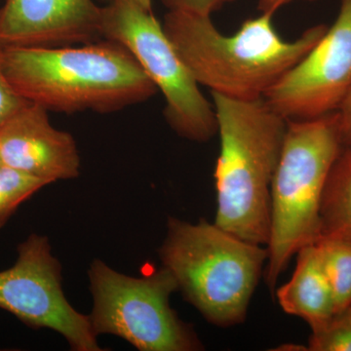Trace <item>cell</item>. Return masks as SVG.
<instances>
[{
  "label": "cell",
  "mask_w": 351,
  "mask_h": 351,
  "mask_svg": "<svg viewBox=\"0 0 351 351\" xmlns=\"http://www.w3.org/2000/svg\"><path fill=\"white\" fill-rule=\"evenodd\" d=\"M63 47H0L6 80L48 112H117L157 93L135 57L110 39Z\"/></svg>",
  "instance_id": "cell-1"
},
{
  "label": "cell",
  "mask_w": 351,
  "mask_h": 351,
  "mask_svg": "<svg viewBox=\"0 0 351 351\" xmlns=\"http://www.w3.org/2000/svg\"><path fill=\"white\" fill-rule=\"evenodd\" d=\"M297 265L292 278L277 289L281 308L306 321L311 332L322 331L336 315L331 286L316 243L298 251Z\"/></svg>",
  "instance_id": "cell-12"
},
{
  "label": "cell",
  "mask_w": 351,
  "mask_h": 351,
  "mask_svg": "<svg viewBox=\"0 0 351 351\" xmlns=\"http://www.w3.org/2000/svg\"><path fill=\"white\" fill-rule=\"evenodd\" d=\"M221 147L215 167V223L250 243L267 246L270 189L288 120L265 98L237 100L211 93Z\"/></svg>",
  "instance_id": "cell-3"
},
{
  "label": "cell",
  "mask_w": 351,
  "mask_h": 351,
  "mask_svg": "<svg viewBox=\"0 0 351 351\" xmlns=\"http://www.w3.org/2000/svg\"><path fill=\"white\" fill-rule=\"evenodd\" d=\"M1 165H2L1 160H0V166H1Z\"/></svg>",
  "instance_id": "cell-22"
},
{
  "label": "cell",
  "mask_w": 351,
  "mask_h": 351,
  "mask_svg": "<svg viewBox=\"0 0 351 351\" xmlns=\"http://www.w3.org/2000/svg\"><path fill=\"white\" fill-rule=\"evenodd\" d=\"M168 11H182L211 16L228 0H161Z\"/></svg>",
  "instance_id": "cell-17"
},
{
  "label": "cell",
  "mask_w": 351,
  "mask_h": 351,
  "mask_svg": "<svg viewBox=\"0 0 351 351\" xmlns=\"http://www.w3.org/2000/svg\"><path fill=\"white\" fill-rule=\"evenodd\" d=\"M320 223V239L351 241V145H345L328 175Z\"/></svg>",
  "instance_id": "cell-13"
},
{
  "label": "cell",
  "mask_w": 351,
  "mask_h": 351,
  "mask_svg": "<svg viewBox=\"0 0 351 351\" xmlns=\"http://www.w3.org/2000/svg\"><path fill=\"white\" fill-rule=\"evenodd\" d=\"M27 101L16 93L2 71L1 48H0V124L5 121L16 110H19Z\"/></svg>",
  "instance_id": "cell-16"
},
{
  "label": "cell",
  "mask_w": 351,
  "mask_h": 351,
  "mask_svg": "<svg viewBox=\"0 0 351 351\" xmlns=\"http://www.w3.org/2000/svg\"><path fill=\"white\" fill-rule=\"evenodd\" d=\"M132 3L141 7V8L145 9L147 11H152V0H128Z\"/></svg>",
  "instance_id": "cell-20"
},
{
  "label": "cell",
  "mask_w": 351,
  "mask_h": 351,
  "mask_svg": "<svg viewBox=\"0 0 351 351\" xmlns=\"http://www.w3.org/2000/svg\"><path fill=\"white\" fill-rule=\"evenodd\" d=\"M101 9L94 0H5L0 47H63L101 38Z\"/></svg>",
  "instance_id": "cell-10"
},
{
  "label": "cell",
  "mask_w": 351,
  "mask_h": 351,
  "mask_svg": "<svg viewBox=\"0 0 351 351\" xmlns=\"http://www.w3.org/2000/svg\"><path fill=\"white\" fill-rule=\"evenodd\" d=\"M95 334L125 339L141 351H196L203 345L193 328L170 306L178 290L172 274L162 267L151 276H128L100 260L88 270Z\"/></svg>",
  "instance_id": "cell-6"
},
{
  "label": "cell",
  "mask_w": 351,
  "mask_h": 351,
  "mask_svg": "<svg viewBox=\"0 0 351 351\" xmlns=\"http://www.w3.org/2000/svg\"><path fill=\"white\" fill-rule=\"evenodd\" d=\"M294 1L295 0H258V9L261 13L274 15L279 9ZM304 1H315V0H304Z\"/></svg>",
  "instance_id": "cell-19"
},
{
  "label": "cell",
  "mask_w": 351,
  "mask_h": 351,
  "mask_svg": "<svg viewBox=\"0 0 351 351\" xmlns=\"http://www.w3.org/2000/svg\"><path fill=\"white\" fill-rule=\"evenodd\" d=\"M159 257L186 302L211 324L230 327L244 322L269 250L206 219L170 217Z\"/></svg>",
  "instance_id": "cell-4"
},
{
  "label": "cell",
  "mask_w": 351,
  "mask_h": 351,
  "mask_svg": "<svg viewBox=\"0 0 351 351\" xmlns=\"http://www.w3.org/2000/svg\"><path fill=\"white\" fill-rule=\"evenodd\" d=\"M48 110L27 101L0 124L2 165L53 184L80 174L75 138L51 124Z\"/></svg>",
  "instance_id": "cell-11"
},
{
  "label": "cell",
  "mask_w": 351,
  "mask_h": 351,
  "mask_svg": "<svg viewBox=\"0 0 351 351\" xmlns=\"http://www.w3.org/2000/svg\"><path fill=\"white\" fill-rule=\"evenodd\" d=\"M48 184L44 180L0 166V230L25 201Z\"/></svg>",
  "instance_id": "cell-15"
},
{
  "label": "cell",
  "mask_w": 351,
  "mask_h": 351,
  "mask_svg": "<svg viewBox=\"0 0 351 351\" xmlns=\"http://www.w3.org/2000/svg\"><path fill=\"white\" fill-rule=\"evenodd\" d=\"M12 267L0 271V308L32 328L59 332L75 351H100L89 316L66 300L62 265L49 239L32 233L18 246Z\"/></svg>",
  "instance_id": "cell-8"
},
{
  "label": "cell",
  "mask_w": 351,
  "mask_h": 351,
  "mask_svg": "<svg viewBox=\"0 0 351 351\" xmlns=\"http://www.w3.org/2000/svg\"><path fill=\"white\" fill-rule=\"evenodd\" d=\"M351 89V0L313 49L289 69L263 98L288 121L338 110Z\"/></svg>",
  "instance_id": "cell-9"
},
{
  "label": "cell",
  "mask_w": 351,
  "mask_h": 351,
  "mask_svg": "<svg viewBox=\"0 0 351 351\" xmlns=\"http://www.w3.org/2000/svg\"><path fill=\"white\" fill-rule=\"evenodd\" d=\"M101 36L121 44L135 57L162 93L164 117L180 137L205 143L218 133L213 101L202 93L152 11L128 0H112L101 9Z\"/></svg>",
  "instance_id": "cell-7"
},
{
  "label": "cell",
  "mask_w": 351,
  "mask_h": 351,
  "mask_svg": "<svg viewBox=\"0 0 351 351\" xmlns=\"http://www.w3.org/2000/svg\"><path fill=\"white\" fill-rule=\"evenodd\" d=\"M272 14L245 21L226 36L211 16L168 11L162 27L200 86L237 100H256L306 56L326 32L316 25L295 40L279 36Z\"/></svg>",
  "instance_id": "cell-2"
},
{
  "label": "cell",
  "mask_w": 351,
  "mask_h": 351,
  "mask_svg": "<svg viewBox=\"0 0 351 351\" xmlns=\"http://www.w3.org/2000/svg\"><path fill=\"white\" fill-rule=\"evenodd\" d=\"M345 145H351V89L337 110Z\"/></svg>",
  "instance_id": "cell-18"
},
{
  "label": "cell",
  "mask_w": 351,
  "mask_h": 351,
  "mask_svg": "<svg viewBox=\"0 0 351 351\" xmlns=\"http://www.w3.org/2000/svg\"><path fill=\"white\" fill-rule=\"evenodd\" d=\"M318 250L323 269L331 286L336 314L351 302V241L320 239Z\"/></svg>",
  "instance_id": "cell-14"
},
{
  "label": "cell",
  "mask_w": 351,
  "mask_h": 351,
  "mask_svg": "<svg viewBox=\"0 0 351 351\" xmlns=\"http://www.w3.org/2000/svg\"><path fill=\"white\" fill-rule=\"evenodd\" d=\"M235 1V0H228V2H233Z\"/></svg>",
  "instance_id": "cell-21"
},
{
  "label": "cell",
  "mask_w": 351,
  "mask_h": 351,
  "mask_svg": "<svg viewBox=\"0 0 351 351\" xmlns=\"http://www.w3.org/2000/svg\"><path fill=\"white\" fill-rule=\"evenodd\" d=\"M345 147L338 112L288 121L270 189L269 258L265 278L276 288L291 258L321 237L320 204L328 175Z\"/></svg>",
  "instance_id": "cell-5"
}]
</instances>
